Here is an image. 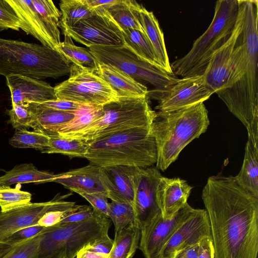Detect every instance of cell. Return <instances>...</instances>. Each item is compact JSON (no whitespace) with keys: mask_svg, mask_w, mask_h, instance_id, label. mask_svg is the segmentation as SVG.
Wrapping results in <instances>:
<instances>
[{"mask_svg":"<svg viewBox=\"0 0 258 258\" xmlns=\"http://www.w3.org/2000/svg\"><path fill=\"white\" fill-rule=\"evenodd\" d=\"M208 213L214 258H257L258 198L234 176L209 177L202 194Z\"/></svg>","mask_w":258,"mask_h":258,"instance_id":"1","label":"cell"},{"mask_svg":"<svg viewBox=\"0 0 258 258\" xmlns=\"http://www.w3.org/2000/svg\"><path fill=\"white\" fill-rule=\"evenodd\" d=\"M244 21L239 39L243 53L235 66L231 86L217 93L245 126L248 141L258 146V1L242 0Z\"/></svg>","mask_w":258,"mask_h":258,"instance_id":"2","label":"cell"},{"mask_svg":"<svg viewBox=\"0 0 258 258\" xmlns=\"http://www.w3.org/2000/svg\"><path fill=\"white\" fill-rule=\"evenodd\" d=\"M210 124L203 102L169 112H156L150 126L156 143V168L165 170L192 140L204 133Z\"/></svg>","mask_w":258,"mask_h":258,"instance_id":"3","label":"cell"},{"mask_svg":"<svg viewBox=\"0 0 258 258\" xmlns=\"http://www.w3.org/2000/svg\"><path fill=\"white\" fill-rule=\"evenodd\" d=\"M88 143L85 158L99 167L125 165L147 168L157 162L156 143L150 127L129 128Z\"/></svg>","mask_w":258,"mask_h":258,"instance_id":"4","label":"cell"},{"mask_svg":"<svg viewBox=\"0 0 258 258\" xmlns=\"http://www.w3.org/2000/svg\"><path fill=\"white\" fill-rule=\"evenodd\" d=\"M70 63L42 44L0 38V75H19L38 80L70 75Z\"/></svg>","mask_w":258,"mask_h":258,"instance_id":"5","label":"cell"},{"mask_svg":"<svg viewBox=\"0 0 258 258\" xmlns=\"http://www.w3.org/2000/svg\"><path fill=\"white\" fill-rule=\"evenodd\" d=\"M238 10V0L216 2L213 18L207 29L196 40L187 54L170 63L174 75L184 78L204 74L214 53L232 33Z\"/></svg>","mask_w":258,"mask_h":258,"instance_id":"6","label":"cell"},{"mask_svg":"<svg viewBox=\"0 0 258 258\" xmlns=\"http://www.w3.org/2000/svg\"><path fill=\"white\" fill-rule=\"evenodd\" d=\"M104 115L86 128L64 136L87 143L121 131L139 127H150L156 112L146 97H118L103 106Z\"/></svg>","mask_w":258,"mask_h":258,"instance_id":"7","label":"cell"},{"mask_svg":"<svg viewBox=\"0 0 258 258\" xmlns=\"http://www.w3.org/2000/svg\"><path fill=\"white\" fill-rule=\"evenodd\" d=\"M111 220L100 214L82 222L59 223L40 235L39 258H51L66 251L77 255L85 245L108 235Z\"/></svg>","mask_w":258,"mask_h":258,"instance_id":"8","label":"cell"},{"mask_svg":"<svg viewBox=\"0 0 258 258\" xmlns=\"http://www.w3.org/2000/svg\"><path fill=\"white\" fill-rule=\"evenodd\" d=\"M20 21V29L57 51L60 41L58 28L61 16L50 0H7Z\"/></svg>","mask_w":258,"mask_h":258,"instance_id":"9","label":"cell"},{"mask_svg":"<svg viewBox=\"0 0 258 258\" xmlns=\"http://www.w3.org/2000/svg\"><path fill=\"white\" fill-rule=\"evenodd\" d=\"M88 49L98 63L112 65L138 82L139 81L146 82L154 87L153 90H165L178 80L160 68L140 59L124 45L121 46L95 45Z\"/></svg>","mask_w":258,"mask_h":258,"instance_id":"10","label":"cell"},{"mask_svg":"<svg viewBox=\"0 0 258 258\" xmlns=\"http://www.w3.org/2000/svg\"><path fill=\"white\" fill-rule=\"evenodd\" d=\"M57 99L92 106L104 105L118 98L117 93L94 70L71 64L70 77L54 87Z\"/></svg>","mask_w":258,"mask_h":258,"instance_id":"11","label":"cell"},{"mask_svg":"<svg viewBox=\"0 0 258 258\" xmlns=\"http://www.w3.org/2000/svg\"><path fill=\"white\" fill-rule=\"evenodd\" d=\"M94 13L74 26L61 29L63 34L88 48L92 46H121L124 45L122 31L105 8Z\"/></svg>","mask_w":258,"mask_h":258,"instance_id":"12","label":"cell"},{"mask_svg":"<svg viewBox=\"0 0 258 258\" xmlns=\"http://www.w3.org/2000/svg\"><path fill=\"white\" fill-rule=\"evenodd\" d=\"M206 84L203 75L178 79L163 91H149L148 97L158 100L156 107L158 111L169 112L187 108L204 102L214 94Z\"/></svg>","mask_w":258,"mask_h":258,"instance_id":"13","label":"cell"},{"mask_svg":"<svg viewBox=\"0 0 258 258\" xmlns=\"http://www.w3.org/2000/svg\"><path fill=\"white\" fill-rule=\"evenodd\" d=\"M162 175L156 167L140 168L135 178V224L141 230L162 215L156 189Z\"/></svg>","mask_w":258,"mask_h":258,"instance_id":"14","label":"cell"},{"mask_svg":"<svg viewBox=\"0 0 258 258\" xmlns=\"http://www.w3.org/2000/svg\"><path fill=\"white\" fill-rule=\"evenodd\" d=\"M239 10L233 30L227 40L214 53L203 74L207 86L217 94L223 90L230 75L233 56L244 21L242 0H238Z\"/></svg>","mask_w":258,"mask_h":258,"instance_id":"15","label":"cell"},{"mask_svg":"<svg viewBox=\"0 0 258 258\" xmlns=\"http://www.w3.org/2000/svg\"><path fill=\"white\" fill-rule=\"evenodd\" d=\"M194 210L187 203L172 219H163L160 215L141 229L138 248L145 258H160L170 238Z\"/></svg>","mask_w":258,"mask_h":258,"instance_id":"16","label":"cell"},{"mask_svg":"<svg viewBox=\"0 0 258 258\" xmlns=\"http://www.w3.org/2000/svg\"><path fill=\"white\" fill-rule=\"evenodd\" d=\"M69 195L56 196L48 202L30 203L7 212H0V244L16 231L37 225L39 219L47 212L74 206L75 202L63 200Z\"/></svg>","mask_w":258,"mask_h":258,"instance_id":"17","label":"cell"},{"mask_svg":"<svg viewBox=\"0 0 258 258\" xmlns=\"http://www.w3.org/2000/svg\"><path fill=\"white\" fill-rule=\"evenodd\" d=\"M205 237H212L208 213L205 209H194L170 238L160 258H174L180 251L199 243Z\"/></svg>","mask_w":258,"mask_h":258,"instance_id":"18","label":"cell"},{"mask_svg":"<svg viewBox=\"0 0 258 258\" xmlns=\"http://www.w3.org/2000/svg\"><path fill=\"white\" fill-rule=\"evenodd\" d=\"M6 78L12 105L42 103L57 99L54 87L41 80L19 75H10Z\"/></svg>","mask_w":258,"mask_h":258,"instance_id":"19","label":"cell"},{"mask_svg":"<svg viewBox=\"0 0 258 258\" xmlns=\"http://www.w3.org/2000/svg\"><path fill=\"white\" fill-rule=\"evenodd\" d=\"M140 167L117 165L101 167L102 179L111 201L128 203L133 206L135 178Z\"/></svg>","mask_w":258,"mask_h":258,"instance_id":"20","label":"cell"},{"mask_svg":"<svg viewBox=\"0 0 258 258\" xmlns=\"http://www.w3.org/2000/svg\"><path fill=\"white\" fill-rule=\"evenodd\" d=\"M192 188L185 180L179 177L160 178L156 197L163 219H172L187 203Z\"/></svg>","mask_w":258,"mask_h":258,"instance_id":"21","label":"cell"},{"mask_svg":"<svg viewBox=\"0 0 258 258\" xmlns=\"http://www.w3.org/2000/svg\"><path fill=\"white\" fill-rule=\"evenodd\" d=\"M53 182L60 183L79 195L95 192H104L107 195L102 179L101 167L92 164L56 174Z\"/></svg>","mask_w":258,"mask_h":258,"instance_id":"22","label":"cell"},{"mask_svg":"<svg viewBox=\"0 0 258 258\" xmlns=\"http://www.w3.org/2000/svg\"><path fill=\"white\" fill-rule=\"evenodd\" d=\"M95 72L117 93L118 97H148L149 91L146 86L112 65L98 63Z\"/></svg>","mask_w":258,"mask_h":258,"instance_id":"23","label":"cell"},{"mask_svg":"<svg viewBox=\"0 0 258 258\" xmlns=\"http://www.w3.org/2000/svg\"><path fill=\"white\" fill-rule=\"evenodd\" d=\"M139 20L153 48L161 69L170 75L174 76L167 54L163 33L158 20L153 12L141 6L139 10Z\"/></svg>","mask_w":258,"mask_h":258,"instance_id":"24","label":"cell"},{"mask_svg":"<svg viewBox=\"0 0 258 258\" xmlns=\"http://www.w3.org/2000/svg\"><path fill=\"white\" fill-rule=\"evenodd\" d=\"M28 105L35 115L31 128L48 136L55 134L61 127L72 121L78 111L59 110L41 107L34 103Z\"/></svg>","mask_w":258,"mask_h":258,"instance_id":"25","label":"cell"},{"mask_svg":"<svg viewBox=\"0 0 258 258\" xmlns=\"http://www.w3.org/2000/svg\"><path fill=\"white\" fill-rule=\"evenodd\" d=\"M56 178V174L39 170L32 163H23L15 166L0 176V186L29 183L41 184L53 182Z\"/></svg>","mask_w":258,"mask_h":258,"instance_id":"26","label":"cell"},{"mask_svg":"<svg viewBox=\"0 0 258 258\" xmlns=\"http://www.w3.org/2000/svg\"><path fill=\"white\" fill-rule=\"evenodd\" d=\"M141 7L134 1L115 0L105 9L121 31L135 29L145 33L139 20Z\"/></svg>","mask_w":258,"mask_h":258,"instance_id":"27","label":"cell"},{"mask_svg":"<svg viewBox=\"0 0 258 258\" xmlns=\"http://www.w3.org/2000/svg\"><path fill=\"white\" fill-rule=\"evenodd\" d=\"M234 177L241 187L258 198V148L248 141L241 169Z\"/></svg>","mask_w":258,"mask_h":258,"instance_id":"28","label":"cell"},{"mask_svg":"<svg viewBox=\"0 0 258 258\" xmlns=\"http://www.w3.org/2000/svg\"><path fill=\"white\" fill-rule=\"evenodd\" d=\"M122 34L124 45L139 58L161 69L153 48L145 33L137 30L127 29L122 31Z\"/></svg>","mask_w":258,"mask_h":258,"instance_id":"29","label":"cell"},{"mask_svg":"<svg viewBox=\"0 0 258 258\" xmlns=\"http://www.w3.org/2000/svg\"><path fill=\"white\" fill-rule=\"evenodd\" d=\"M141 230L135 224L114 236V245L109 258H133L138 248Z\"/></svg>","mask_w":258,"mask_h":258,"instance_id":"30","label":"cell"},{"mask_svg":"<svg viewBox=\"0 0 258 258\" xmlns=\"http://www.w3.org/2000/svg\"><path fill=\"white\" fill-rule=\"evenodd\" d=\"M64 35V40L60 42L57 51L70 63L95 71L98 62L89 49L75 45L70 36L66 34Z\"/></svg>","mask_w":258,"mask_h":258,"instance_id":"31","label":"cell"},{"mask_svg":"<svg viewBox=\"0 0 258 258\" xmlns=\"http://www.w3.org/2000/svg\"><path fill=\"white\" fill-rule=\"evenodd\" d=\"M48 147L41 152L43 153H59L70 158H85L89 143L83 140L62 137L57 134L49 136Z\"/></svg>","mask_w":258,"mask_h":258,"instance_id":"32","label":"cell"},{"mask_svg":"<svg viewBox=\"0 0 258 258\" xmlns=\"http://www.w3.org/2000/svg\"><path fill=\"white\" fill-rule=\"evenodd\" d=\"M59 6L61 19L58 27L61 29L74 26L80 20L92 15L94 12L87 0H62Z\"/></svg>","mask_w":258,"mask_h":258,"instance_id":"33","label":"cell"},{"mask_svg":"<svg viewBox=\"0 0 258 258\" xmlns=\"http://www.w3.org/2000/svg\"><path fill=\"white\" fill-rule=\"evenodd\" d=\"M103 105H85L77 112L76 117L61 127L55 134L64 136L80 131L101 118ZM54 135V134H53Z\"/></svg>","mask_w":258,"mask_h":258,"instance_id":"34","label":"cell"},{"mask_svg":"<svg viewBox=\"0 0 258 258\" xmlns=\"http://www.w3.org/2000/svg\"><path fill=\"white\" fill-rule=\"evenodd\" d=\"M40 240V235L16 244H0V258H39Z\"/></svg>","mask_w":258,"mask_h":258,"instance_id":"35","label":"cell"},{"mask_svg":"<svg viewBox=\"0 0 258 258\" xmlns=\"http://www.w3.org/2000/svg\"><path fill=\"white\" fill-rule=\"evenodd\" d=\"M50 137L47 135L28 130L17 131L9 140V143L17 148H33L43 151L49 146Z\"/></svg>","mask_w":258,"mask_h":258,"instance_id":"36","label":"cell"},{"mask_svg":"<svg viewBox=\"0 0 258 258\" xmlns=\"http://www.w3.org/2000/svg\"><path fill=\"white\" fill-rule=\"evenodd\" d=\"M21 189V184H16L15 188L0 186L1 212L17 209L31 203L32 195Z\"/></svg>","mask_w":258,"mask_h":258,"instance_id":"37","label":"cell"},{"mask_svg":"<svg viewBox=\"0 0 258 258\" xmlns=\"http://www.w3.org/2000/svg\"><path fill=\"white\" fill-rule=\"evenodd\" d=\"M109 218L114 226V236L135 223V213L131 204L111 201L109 203Z\"/></svg>","mask_w":258,"mask_h":258,"instance_id":"38","label":"cell"},{"mask_svg":"<svg viewBox=\"0 0 258 258\" xmlns=\"http://www.w3.org/2000/svg\"><path fill=\"white\" fill-rule=\"evenodd\" d=\"M8 110L9 122L17 131L28 130L35 120V115L28 104H13Z\"/></svg>","mask_w":258,"mask_h":258,"instance_id":"39","label":"cell"},{"mask_svg":"<svg viewBox=\"0 0 258 258\" xmlns=\"http://www.w3.org/2000/svg\"><path fill=\"white\" fill-rule=\"evenodd\" d=\"M20 21L7 0H0V32L12 29L19 31Z\"/></svg>","mask_w":258,"mask_h":258,"instance_id":"40","label":"cell"},{"mask_svg":"<svg viewBox=\"0 0 258 258\" xmlns=\"http://www.w3.org/2000/svg\"><path fill=\"white\" fill-rule=\"evenodd\" d=\"M47 228L48 227H44L38 225L28 226L16 231L8 236L1 244H16L44 233Z\"/></svg>","mask_w":258,"mask_h":258,"instance_id":"41","label":"cell"},{"mask_svg":"<svg viewBox=\"0 0 258 258\" xmlns=\"http://www.w3.org/2000/svg\"><path fill=\"white\" fill-rule=\"evenodd\" d=\"M80 195L85 198L91 204L95 212L107 218H109V203L106 194L104 192H95L81 194Z\"/></svg>","mask_w":258,"mask_h":258,"instance_id":"42","label":"cell"},{"mask_svg":"<svg viewBox=\"0 0 258 258\" xmlns=\"http://www.w3.org/2000/svg\"><path fill=\"white\" fill-rule=\"evenodd\" d=\"M98 214H99L95 212L92 206L75 205L69 214L59 223L82 222L91 219Z\"/></svg>","mask_w":258,"mask_h":258,"instance_id":"43","label":"cell"},{"mask_svg":"<svg viewBox=\"0 0 258 258\" xmlns=\"http://www.w3.org/2000/svg\"><path fill=\"white\" fill-rule=\"evenodd\" d=\"M74 206L68 208L47 212L39 219L37 225L44 227H49L59 223L69 214Z\"/></svg>","mask_w":258,"mask_h":258,"instance_id":"44","label":"cell"},{"mask_svg":"<svg viewBox=\"0 0 258 258\" xmlns=\"http://www.w3.org/2000/svg\"><path fill=\"white\" fill-rule=\"evenodd\" d=\"M36 104L41 107L69 112H77L81 110L85 105H87L57 99L42 103Z\"/></svg>","mask_w":258,"mask_h":258,"instance_id":"45","label":"cell"},{"mask_svg":"<svg viewBox=\"0 0 258 258\" xmlns=\"http://www.w3.org/2000/svg\"><path fill=\"white\" fill-rule=\"evenodd\" d=\"M113 245L114 240L108 235L88 243L83 247L94 252L110 254Z\"/></svg>","mask_w":258,"mask_h":258,"instance_id":"46","label":"cell"},{"mask_svg":"<svg viewBox=\"0 0 258 258\" xmlns=\"http://www.w3.org/2000/svg\"><path fill=\"white\" fill-rule=\"evenodd\" d=\"M198 258H214V249L212 238L205 237L199 242Z\"/></svg>","mask_w":258,"mask_h":258,"instance_id":"47","label":"cell"},{"mask_svg":"<svg viewBox=\"0 0 258 258\" xmlns=\"http://www.w3.org/2000/svg\"><path fill=\"white\" fill-rule=\"evenodd\" d=\"M199 249V243L183 249L174 258H198Z\"/></svg>","mask_w":258,"mask_h":258,"instance_id":"48","label":"cell"},{"mask_svg":"<svg viewBox=\"0 0 258 258\" xmlns=\"http://www.w3.org/2000/svg\"><path fill=\"white\" fill-rule=\"evenodd\" d=\"M110 254L94 252L83 247L77 253L76 258H109Z\"/></svg>","mask_w":258,"mask_h":258,"instance_id":"49","label":"cell"},{"mask_svg":"<svg viewBox=\"0 0 258 258\" xmlns=\"http://www.w3.org/2000/svg\"><path fill=\"white\" fill-rule=\"evenodd\" d=\"M115 0H87L90 7L94 11L101 8H105L113 4Z\"/></svg>","mask_w":258,"mask_h":258,"instance_id":"50","label":"cell"},{"mask_svg":"<svg viewBox=\"0 0 258 258\" xmlns=\"http://www.w3.org/2000/svg\"><path fill=\"white\" fill-rule=\"evenodd\" d=\"M76 255L72 254L66 251H63L55 255L51 258H75Z\"/></svg>","mask_w":258,"mask_h":258,"instance_id":"51","label":"cell"},{"mask_svg":"<svg viewBox=\"0 0 258 258\" xmlns=\"http://www.w3.org/2000/svg\"><path fill=\"white\" fill-rule=\"evenodd\" d=\"M0 171H5V170H4V169H1V168H0Z\"/></svg>","mask_w":258,"mask_h":258,"instance_id":"52","label":"cell"}]
</instances>
